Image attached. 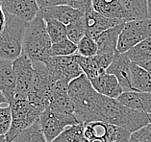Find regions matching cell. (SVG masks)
<instances>
[{"label":"cell","mask_w":151,"mask_h":142,"mask_svg":"<svg viewBox=\"0 0 151 142\" xmlns=\"http://www.w3.org/2000/svg\"><path fill=\"white\" fill-rule=\"evenodd\" d=\"M84 138V124L80 123L67 128L52 142H83Z\"/></svg>","instance_id":"obj_26"},{"label":"cell","mask_w":151,"mask_h":142,"mask_svg":"<svg viewBox=\"0 0 151 142\" xmlns=\"http://www.w3.org/2000/svg\"><path fill=\"white\" fill-rule=\"evenodd\" d=\"M27 25L25 21L6 14V24L0 34V59L14 61L22 55V39Z\"/></svg>","instance_id":"obj_4"},{"label":"cell","mask_w":151,"mask_h":142,"mask_svg":"<svg viewBox=\"0 0 151 142\" xmlns=\"http://www.w3.org/2000/svg\"><path fill=\"white\" fill-rule=\"evenodd\" d=\"M61 2H62V4H63V5H67L68 0H61Z\"/></svg>","instance_id":"obj_40"},{"label":"cell","mask_w":151,"mask_h":142,"mask_svg":"<svg viewBox=\"0 0 151 142\" xmlns=\"http://www.w3.org/2000/svg\"><path fill=\"white\" fill-rule=\"evenodd\" d=\"M33 64L35 68V76L27 100L32 106L42 112L49 105L51 93L56 82L50 75L45 64L34 63Z\"/></svg>","instance_id":"obj_5"},{"label":"cell","mask_w":151,"mask_h":142,"mask_svg":"<svg viewBox=\"0 0 151 142\" xmlns=\"http://www.w3.org/2000/svg\"><path fill=\"white\" fill-rule=\"evenodd\" d=\"M5 24H6V14L2 9L1 1H0V34H1V32L4 29Z\"/></svg>","instance_id":"obj_35"},{"label":"cell","mask_w":151,"mask_h":142,"mask_svg":"<svg viewBox=\"0 0 151 142\" xmlns=\"http://www.w3.org/2000/svg\"><path fill=\"white\" fill-rule=\"evenodd\" d=\"M14 89L16 75L13 61L0 59V91L4 94L8 105L14 99Z\"/></svg>","instance_id":"obj_19"},{"label":"cell","mask_w":151,"mask_h":142,"mask_svg":"<svg viewBox=\"0 0 151 142\" xmlns=\"http://www.w3.org/2000/svg\"><path fill=\"white\" fill-rule=\"evenodd\" d=\"M11 123H12V113L9 105L5 107L0 106V136H6L11 128Z\"/></svg>","instance_id":"obj_31"},{"label":"cell","mask_w":151,"mask_h":142,"mask_svg":"<svg viewBox=\"0 0 151 142\" xmlns=\"http://www.w3.org/2000/svg\"><path fill=\"white\" fill-rule=\"evenodd\" d=\"M147 7H148V19H151V0H147Z\"/></svg>","instance_id":"obj_38"},{"label":"cell","mask_w":151,"mask_h":142,"mask_svg":"<svg viewBox=\"0 0 151 142\" xmlns=\"http://www.w3.org/2000/svg\"><path fill=\"white\" fill-rule=\"evenodd\" d=\"M13 142H47L45 134L42 132L40 127L39 120L30 128L25 130Z\"/></svg>","instance_id":"obj_27"},{"label":"cell","mask_w":151,"mask_h":142,"mask_svg":"<svg viewBox=\"0 0 151 142\" xmlns=\"http://www.w3.org/2000/svg\"><path fill=\"white\" fill-rule=\"evenodd\" d=\"M91 86L98 94L102 96L117 99L124 92L117 79L112 74L104 73L91 81Z\"/></svg>","instance_id":"obj_17"},{"label":"cell","mask_w":151,"mask_h":142,"mask_svg":"<svg viewBox=\"0 0 151 142\" xmlns=\"http://www.w3.org/2000/svg\"><path fill=\"white\" fill-rule=\"evenodd\" d=\"M110 125L120 127L133 133L150 124L149 114L131 110L116 99L102 96L98 107V120Z\"/></svg>","instance_id":"obj_1"},{"label":"cell","mask_w":151,"mask_h":142,"mask_svg":"<svg viewBox=\"0 0 151 142\" xmlns=\"http://www.w3.org/2000/svg\"><path fill=\"white\" fill-rule=\"evenodd\" d=\"M6 14L29 23L38 16L40 8L36 0H0Z\"/></svg>","instance_id":"obj_13"},{"label":"cell","mask_w":151,"mask_h":142,"mask_svg":"<svg viewBox=\"0 0 151 142\" xmlns=\"http://www.w3.org/2000/svg\"><path fill=\"white\" fill-rule=\"evenodd\" d=\"M116 100L131 110L151 114V93L125 91Z\"/></svg>","instance_id":"obj_18"},{"label":"cell","mask_w":151,"mask_h":142,"mask_svg":"<svg viewBox=\"0 0 151 142\" xmlns=\"http://www.w3.org/2000/svg\"><path fill=\"white\" fill-rule=\"evenodd\" d=\"M129 142H151V126L150 124L141 130L131 133Z\"/></svg>","instance_id":"obj_32"},{"label":"cell","mask_w":151,"mask_h":142,"mask_svg":"<svg viewBox=\"0 0 151 142\" xmlns=\"http://www.w3.org/2000/svg\"><path fill=\"white\" fill-rule=\"evenodd\" d=\"M39 123L47 142H52L68 127L80 124L75 114L64 112L51 105L40 113Z\"/></svg>","instance_id":"obj_7"},{"label":"cell","mask_w":151,"mask_h":142,"mask_svg":"<svg viewBox=\"0 0 151 142\" xmlns=\"http://www.w3.org/2000/svg\"><path fill=\"white\" fill-rule=\"evenodd\" d=\"M68 94L74 105V114L80 123L97 121L101 95L95 91L86 75L82 74L68 83Z\"/></svg>","instance_id":"obj_2"},{"label":"cell","mask_w":151,"mask_h":142,"mask_svg":"<svg viewBox=\"0 0 151 142\" xmlns=\"http://www.w3.org/2000/svg\"><path fill=\"white\" fill-rule=\"evenodd\" d=\"M39 14L42 19H52L68 26L73 21L83 17L84 12L71 8L68 5H59L50 7V8L40 9Z\"/></svg>","instance_id":"obj_16"},{"label":"cell","mask_w":151,"mask_h":142,"mask_svg":"<svg viewBox=\"0 0 151 142\" xmlns=\"http://www.w3.org/2000/svg\"><path fill=\"white\" fill-rule=\"evenodd\" d=\"M124 54L132 63L138 65L148 63L151 61V37L139 42Z\"/></svg>","instance_id":"obj_24"},{"label":"cell","mask_w":151,"mask_h":142,"mask_svg":"<svg viewBox=\"0 0 151 142\" xmlns=\"http://www.w3.org/2000/svg\"><path fill=\"white\" fill-rule=\"evenodd\" d=\"M67 5L85 13L89 9L93 8V0H68Z\"/></svg>","instance_id":"obj_33"},{"label":"cell","mask_w":151,"mask_h":142,"mask_svg":"<svg viewBox=\"0 0 151 142\" xmlns=\"http://www.w3.org/2000/svg\"><path fill=\"white\" fill-rule=\"evenodd\" d=\"M149 117H150V126H151V114H149Z\"/></svg>","instance_id":"obj_42"},{"label":"cell","mask_w":151,"mask_h":142,"mask_svg":"<svg viewBox=\"0 0 151 142\" xmlns=\"http://www.w3.org/2000/svg\"><path fill=\"white\" fill-rule=\"evenodd\" d=\"M50 75L55 82L65 81L70 83L83 73L82 69L75 61L74 55L65 57H50L45 63Z\"/></svg>","instance_id":"obj_9"},{"label":"cell","mask_w":151,"mask_h":142,"mask_svg":"<svg viewBox=\"0 0 151 142\" xmlns=\"http://www.w3.org/2000/svg\"><path fill=\"white\" fill-rule=\"evenodd\" d=\"M132 91L151 93V73L139 65L131 64Z\"/></svg>","instance_id":"obj_23"},{"label":"cell","mask_w":151,"mask_h":142,"mask_svg":"<svg viewBox=\"0 0 151 142\" xmlns=\"http://www.w3.org/2000/svg\"><path fill=\"white\" fill-rule=\"evenodd\" d=\"M123 26L124 23L110 28L94 39L97 45V54L115 55L116 53H117V43H119V35Z\"/></svg>","instance_id":"obj_20"},{"label":"cell","mask_w":151,"mask_h":142,"mask_svg":"<svg viewBox=\"0 0 151 142\" xmlns=\"http://www.w3.org/2000/svg\"><path fill=\"white\" fill-rule=\"evenodd\" d=\"M52 42L46 30L45 19L38 14L28 23L22 39V54L28 57L32 63H45L50 58Z\"/></svg>","instance_id":"obj_3"},{"label":"cell","mask_w":151,"mask_h":142,"mask_svg":"<svg viewBox=\"0 0 151 142\" xmlns=\"http://www.w3.org/2000/svg\"><path fill=\"white\" fill-rule=\"evenodd\" d=\"M77 54L83 57H93L96 55L97 45L94 39L85 36L77 44Z\"/></svg>","instance_id":"obj_30"},{"label":"cell","mask_w":151,"mask_h":142,"mask_svg":"<svg viewBox=\"0 0 151 142\" xmlns=\"http://www.w3.org/2000/svg\"><path fill=\"white\" fill-rule=\"evenodd\" d=\"M124 129L96 121L84 124V136L89 142H114Z\"/></svg>","instance_id":"obj_12"},{"label":"cell","mask_w":151,"mask_h":142,"mask_svg":"<svg viewBox=\"0 0 151 142\" xmlns=\"http://www.w3.org/2000/svg\"><path fill=\"white\" fill-rule=\"evenodd\" d=\"M139 66L143 67V68L145 69V70H147V71L150 72V73H151V61H148V63L145 64H142V65H139Z\"/></svg>","instance_id":"obj_36"},{"label":"cell","mask_w":151,"mask_h":142,"mask_svg":"<svg viewBox=\"0 0 151 142\" xmlns=\"http://www.w3.org/2000/svg\"><path fill=\"white\" fill-rule=\"evenodd\" d=\"M84 19L86 25V36L93 39L108 29L125 23L122 20L111 19L103 16L102 14L95 12L93 8L84 13Z\"/></svg>","instance_id":"obj_14"},{"label":"cell","mask_w":151,"mask_h":142,"mask_svg":"<svg viewBox=\"0 0 151 142\" xmlns=\"http://www.w3.org/2000/svg\"><path fill=\"white\" fill-rule=\"evenodd\" d=\"M68 39L77 45L79 41L86 36V25L84 16L73 21L67 26Z\"/></svg>","instance_id":"obj_29"},{"label":"cell","mask_w":151,"mask_h":142,"mask_svg":"<svg viewBox=\"0 0 151 142\" xmlns=\"http://www.w3.org/2000/svg\"><path fill=\"white\" fill-rule=\"evenodd\" d=\"M9 107L12 113V123L5 137L6 142H13L14 138L38 121L42 112L28 100H14L9 103Z\"/></svg>","instance_id":"obj_6"},{"label":"cell","mask_w":151,"mask_h":142,"mask_svg":"<svg viewBox=\"0 0 151 142\" xmlns=\"http://www.w3.org/2000/svg\"><path fill=\"white\" fill-rule=\"evenodd\" d=\"M0 142H6V137L4 136H0Z\"/></svg>","instance_id":"obj_39"},{"label":"cell","mask_w":151,"mask_h":142,"mask_svg":"<svg viewBox=\"0 0 151 142\" xmlns=\"http://www.w3.org/2000/svg\"><path fill=\"white\" fill-rule=\"evenodd\" d=\"M13 65L16 75V89L14 100H27L35 76L34 64L28 57L22 54L19 58L13 61Z\"/></svg>","instance_id":"obj_10"},{"label":"cell","mask_w":151,"mask_h":142,"mask_svg":"<svg viewBox=\"0 0 151 142\" xmlns=\"http://www.w3.org/2000/svg\"><path fill=\"white\" fill-rule=\"evenodd\" d=\"M83 142H89V141H88V140L86 139V138H84V140H83Z\"/></svg>","instance_id":"obj_41"},{"label":"cell","mask_w":151,"mask_h":142,"mask_svg":"<svg viewBox=\"0 0 151 142\" xmlns=\"http://www.w3.org/2000/svg\"><path fill=\"white\" fill-rule=\"evenodd\" d=\"M114 56L115 55L109 54H96L93 57H83L77 53L74 54L75 61L90 81L106 73L112 64Z\"/></svg>","instance_id":"obj_11"},{"label":"cell","mask_w":151,"mask_h":142,"mask_svg":"<svg viewBox=\"0 0 151 142\" xmlns=\"http://www.w3.org/2000/svg\"><path fill=\"white\" fill-rule=\"evenodd\" d=\"M2 104H8V102H7V99L4 96V94L0 91V106H1Z\"/></svg>","instance_id":"obj_37"},{"label":"cell","mask_w":151,"mask_h":142,"mask_svg":"<svg viewBox=\"0 0 151 142\" xmlns=\"http://www.w3.org/2000/svg\"><path fill=\"white\" fill-rule=\"evenodd\" d=\"M126 16V22L148 19L147 0H119Z\"/></svg>","instance_id":"obj_22"},{"label":"cell","mask_w":151,"mask_h":142,"mask_svg":"<svg viewBox=\"0 0 151 142\" xmlns=\"http://www.w3.org/2000/svg\"><path fill=\"white\" fill-rule=\"evenodd\" d=\"M149 37H151V19H146L125 22L119 35L116 48L117 53L124 54L128 52Z\"/></svg>","instance_id":"obj_8"},{"label":"cell","mask_w":151,"mask_h":142,"mask_svg":"<svg viewBox=\"0 0 151 142\" xmlns=\"http://www.w3.org/2000/svg\"><path fill=\"white\" fill-rule=\"evenodd\" d=\"M46 24V30L48 33L51 42L57 43L68 39L67 26L58 20L52 19H43Z\"/></svg>","instance_id":"obj_25"},{"label":"cell","mask_w":151,"mask_h":142,"mask_svg":"<svg viewBox=\"0 0 151 142\" xmlns=\"http://www.w3.org/2000/svg\"><path fill=\"white\" fill-rule=\"evenodd\" d=\"M130 136H131V133L129 132L127 130H123L121 134L119 136V138L114 141V142H129V139H130Z\"/></svg>","instance_id":"obj_34"},{"label":"cell","mask_w":151,"mask_h":142,"mask_svg":"<svg viewBox=\"0 0 151 142\" xmlns=\"http://www.w3.org/2000/svg\"><path fill=\"white\" fill-rule=\"evenodd\" d=\"M131 64L132 61L125 54L116 53L107 73L112 74L117 79L125 91H132L131 88Z\"/></svg>","instance_id":"obj_15"},{"label":"cell","mask_w":151,"mask_h":142,"mask_svg":"<svg viewBox=\"0 0 151 142\" xmlns=\"http://www.w3.org/2000/svg\"><path fill=\"white\" fill-rule=\"evenodd\" d=\"M93 9L103 16L126 22V16L119 0H93Z\"/></svg>","instance_id":"obj_21"},{"label":"cell","mask_w":151,"mask_h":142,"mask_svg":"<svg viewBox=\"0 0 151 142\" xmlns=\"http://www.w3.org/2000/svg\"><path fill=\"white\" fill-rule=\"evenodd\" d=\"M76 53L77 45L68 39L60 42L53 43L50 49V57H65L74 55Z\"/></svg>","instance_id":"obj_28"}]
</instances>
